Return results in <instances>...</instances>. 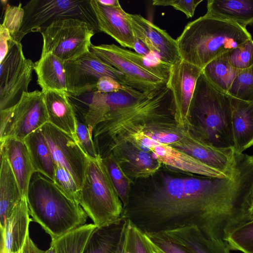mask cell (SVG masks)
<instances>
[{"label":"cell","mask_w":253,"mask_h":253,"mask_svg":"<svg viewBox=\"0 0 253 253\" xmlns=\"http://www.w3.org/2000/svg\"><path fill=\"white\" fill-rule=\"evenodd\" d=\"M156 173L148 189L131 190L122 214L144 233L195 225L207 238L226 242L252 220L253 173L241 162L228 177Z\"/></svg>","instance_id":"6da1fadb"},{"label":"cell","mask_w":253,"mask_h":253,"mask_svg":"<svg viewBox=\"0 0 253 253\" xmlns=\"http://www.w3.org/2000/svg\"><path fill=\"white\" fill-rule=\"evenodd\" d=\"M251 39L246 28L205 14L188 23L176 40L181 59L203 69Z\"/></svg>","instance_id":"7a4b0ae2"},{"label":"cell","mask_w":253,"mask_h":253,"mask_svg":"<svg viewBox=\"0 0 253 253\" xmlns=\"http://www.w3.org/2000/svg\"><path fill=\"white\" fill-rule=\"evenodd\" d=\"M26 198L32 220L51 241L86 224L88 216L79 203L39 172L32 175Z\"/></svg>","instance_id":"3957f363"},{"label":"cell","mask_w":253,"mask_h":253,"mask_svg":"<svg viewBox=\"0 0 253 253\" xmlns=\"http://www.w3.org/2000/svg\"><path fill=\"white\" fill-rule=\"evenodd\" d=\"M190 132L219 149H234L230 96L216 88L203 73L196 83L189 110Z\"/></svg>","instance_id":"277c9868"},{"label":"cell","mask_w":253,"mask_h":253,"mask_svg":"<svg viewBox=\"0 0 253 253\" xmlns=\"http://www.w3.org/2000/svg\"><path fill=\"white\" fill-rule=\"evenodd\" d=\"M88 158L79 204L98 227L120 217L123 205L101 155Z\"/></svg>","instance_id":"5b68a950"},{"label":"cell","mask_w":253,"mask_h":253,"mask_svg":"<svg viewBox=\"0 0 253 253\" xmlns=\"http://www.w3.org/2000/svg\"><path fill=\"white\" fill-rule=\"evenodd\" d=\"M175 109L171 90L166 84L144 94L132 104L108 113L93 130L97 152L104 157L116 133L123 126L170 109Z\"/></svg>","instance_id":"8992f818"},{"label":"cell","mask_w":253,"mask_h":253,"mask_svg":"<svg viewBox=\"0 0 253 253\" xmlns=\"http://www.w3.org/2000/svg\"><path fill=\"white\" fill-rule=\"evenodd\" d=\"M21 27L12 38L20 42L32 32H42L58 19L76 18L86 22L96 32H100L90 0H32L23 7Z\"/></svg>","instance_id":"52a82bcc"},{"label":"cell","mask_w":253,"mask_h":253,"mask_svg":"<svg viewBox=\"0 0 253 253\" xmlns=\"http://www.w3.org/2000/svg\"><path fill=\"white\" fill-rule=\"evenodd\" d=\"M41 33V55L51 53L65 62L90 50L95 32L86 22L68 18L55 20Z\"/></svg>","instance_id":"ba28073f"},{"label":"cell","mask_w":253,"mask_h":253,"mask_svg":"<svg viewBox=\"0 0 253 253\" xmlns=\"http://www.w3.org/2000/svg\"><path fill=\"white\" fill-rule=\"evenodd\" d=\"M115 139L128 141L150 153L162 165L183 172L214 177L230 176L170 145L158 142L129 128H121L116 133L112 141Z\"/></svg>","instance_id":"9c48e42d"},{"label":"cell","mask_w":253,"mask_h":253,"mask_svg":"<svg viewBox=\"0 0 253 253\" xmlns=\"http://www.w3.org/2000/svg\"><path fill=\"white\" fill-rule=\"evenodd\" d=\"M9 47L0 62V110L15 105L28 92L35 65L25 57L20 42L12 39Z\"/></svg>","instance_id":"30bf717a"},{"label":"cell","mask_w":253,"mask_h":253,"mask_svg":"<svg viewBox=\"0 0 253 253\" xmlns=\"http://www.w3.org/2000/svg\"><path fill=\"white\" fill-rule=\"evenodd\" d=\"M64 66L67 93L73 95L96 91L97 83L103 76L111 77L121 84L129 87L123 73L102 61L90 50L64 62Z\"/></svg>","instance_id":"8fae6325"},{"label":"cell","mask_w":253,"mask_h":253,"mask_svg":"<svg viewBox=\"0 0 253 253\" xmlns=\"http://www.w3.org/2000/svg\"><path fill=\"white\" fill-rule=\"evenodd\" d=\"M41 130L49 145L54 164L70 173L80 190L88 158L77 139L48 122L41 127Z\"/></svg>","instance_id":"7c38bea8"},{"label":"cell","mask_w":253,"mask_h":253,"mask_svg":"<svg viewBox=\"0 0 253 253\" xmlns=\"http://www.w3.org/2000/svg\"><path fill=\"white\" fill-rule=\"evenodd\" d=\"M48 122L44 93L39 90L25 92L14 105L11 122L0 137V142L7 137L24 140Z\"/></svg>","instance_id":"4fadbf2b"},{"label":"cell","mask_w":253,"mask_h":253,"mask_svg":"<svg viewBox=\"0 0 253 253\" xmlns=\"http://www.w3.org/2000/svg\"><path fill=\"white\" fill-rule=\"evenodd\" d=\"M202 69L182 60L171 66L167 85L175 104L174 119L182 128L190 130L189 110L198 79Z\"/></svg>","instance_id":"5bb4252c"},{"label":"cell","mask_w":253,"mask_h":253,"mask_svg":"<svg viewBox=\"0 0 253 253\" xmlns=\"http://www.w3.org/2000/svg\"><path fill=\"white\" fill-rule=\"evenodd\" d=\"M90 50L102 61L123 73L128 85L137 91L146 93L167 84L164 80L145 70L121 54L114 44H91Z\"/></svg>","instance_id":"9a60e30c"},{"label":"cell","mask_w":253,"mask_h":253,"mask_svg":"<svg viewBox=\"0 0 253 253\" xmlns=\"http://www.w3.org/2000/svg\"><path fill=\"white\" fill-rule=\"evenodd\" d=\"M128 18L137 40L163 63L172 66L181 60L176 40L139 14L128 13Z\"/></svg>","instance_id":"2e32d148"},{"label":"cell","mask_w":253,"mask_h":253,"mask_svg":"<svg viewBox=\"0 0 253 253\" xmlns=\"http://www.w3.org/2000/svg\"><path fill=\"white\" fill-rule=\"evenodd\" d=\"M110 153L124 172L134 182L152 176L162 166L150 153L125 140L115 139L112 141L104 157Z\"/></svg>","instance_id":"e0dca14e"},{"label":"cell","mask_w":253,"mask_h":253,"mask_svg":"<svg viewBox=\"0 0 253 253\" xmlns=\"http://www.w3.org/2000/svg\"><path fill=\"white\" fill-rule=\"evenodd\" d=\"M172 147L227 175L233 174L234 149L215 148L196 138L188 130Z\"/></svg>","instance_id":"ac0fdd59"},{"label":"cell","mask_w":253,"mask_h":253,"mask_svg":"<svg viewBox=\"0 0 253 253\" xmlns=\"http://www.w3.org/2000/svg\"><path fill=\"white\" fill-rule=\"evenodd\" d=\"M100 32L113 38L122 46L134 49L136 39L125 12L121 5L106 6L97 0H90Z\"/></svg>","instance_id":"d6986e66"},{"label":"cell","mask_w":253,"mask_h":253,"mask_svg":"<svg viewBox=\"0 0 253 253\" xmlns=\"http://www.w3.org/2000/svg\"><path fill=\"white\" fill-rule=\"evenodd\" d=\"M26 196L13 209L4 228L0 230V253H22L32 219Z\"/></svg>","instance_id":"ffe728a7"},{"label":"cell","mask_w":253,"mask_h":253,"mask_svg":"<svg viewBox=\"0 0 253 253\" xmlns=\"http://www.w3.org/2000/svg\"><path fill=\"white\" fill-rule=\"evenodd\" d=\"M0 152L8 160L22 196H27L30 182L36 172L27 147L23 140L7 137L0 142Z\"/></svg>","instance_id":"44dd1931"},{"label":"cell","mask_w":253,"mask_h":253,"mask_svg":"<svg viewBox=\"0 0 253 253\" xmlns=\"http://www.w3.org/2000/svg\"><path fill=\"white\" fill-rule=\"evenodd\" d=\"M158 233L192 253H230L226 242L207 238L195 225Z\"/></svg>","instance_id":"7402d4cb"},{"label":"cell","mask_w":253,"mask_h":253,"mask_svg":"<svg viewBox=\"0 0 253 253\" xmlns=\"http://www.w3.org/2000/svg\"><path fill=\"white\" fill-rule=\"evenodd\" d=\"M128 219L119 218L96 227L91 233L83 253H117L125 236Z\"/></svg>","instance_id":"603a6c76"},{"label":"cell","mask_w":253,"mask_h":253,"mask_svg":"<svg viewBox=\"0 0 253 253\" xmlns=\"http://www.w3.org/2000/svg\"><path fill=\"white\" fill-rule=\"evenodd\" d=\"M230 97L234 150L243 153L253 145V102Z\"/></svg>","instance_id":"cb8c5ba5"},{"label":"cell","mask_w":253,"mask_h":253,"mask_svg":"<svg viewBox=\"0 0 253 253\" xmlns=\"http://www.w3.org/2000/svg\"><path fill=\"white\" fill-rule=\"evenodd\" d=\"M43 93L48 123L77 138V117L68 93L54 91Z\"/></svg>","instance_id":"d4e9b609"},{"label":"cell","mask_w":253,"mask_h":253,"mask_svg":"<svg viewBox=\"0 0 253 253\" xmlns=\"http://www.w3.org/2000/svg\"><path fill=\"white\" fill-rule=\"evenodd\" d=\"M206 15L246 28L253 25V0H209Z\"/></svg>","instance_id":"484cf974"},{"label":"cell","mask_w":253,"mask_h":253,"mask_svg":"<svg viewBox=\"0 0 253 253\" xmlns=\"http://www.w3.org/2000/svg\"><path fill=\"white\" fill-rule=\"evenodd\" d=\"M37 83L43 92L54 91L67 92L64 62L51 53L41 55L35 62Z\"/></svg>","instance_id":"4316f807"},{"label":"cell","mask_w":253,"mask_h":253,"mask_svg":"<svg viewBox=\"0 0 253 253\" xmlns=\"http://www.w3.org/2000/svg\"><path fill=\"white\" fill-rule=\"evenodd\" d=\"M0 226L2 230L13 209L23 196L8 160L2 153L0 152Z\"/></svg>","instance_id":"83f0119b"},{"label":"cell","mask_w":253,"mask_h":253,"mask_svg":"<svg viewBox=\"0 0 253 253\" xmlns=\"http://www.w3.org/2000/svg\"><path fill=\"white\" fill-rule=\"evenodd\" d=\"M36 172L54 181L55 165L50 150L41 128L28 135L23 140Z\"/></svg>","instance_id":"f1b7e54d"},{"label":"cell","mask_w":253,"mask_h":253,"mask_svg":"<svg viewBox=\"0 0 253 253\" xmlns=\"http://www.w3.org/2000/svg\"><path fill=\"white\" fill-rule=\"evenodd\" d=\"M240 73L221 57L211 61L202 69L207 79L218 90L227 94Z\"/></svg>","instance_id":"f546056e"},{"label":"cell","mask_w":253,"mask_h":253,"mask_svg":"<svg viewBox=\"0 0 253 253\" xmlns=\"http://www.w3.org/2000/svg\"><path fill=\"white\" fill-rule=\"evenodd\" d=\"M96 227L93 223H86L52 240L56 253H83L91 233Z\"/></svg>","instance_id":"4dcf8cb0"},{"label":"cell","mask_w":253,"mask_h":253,"mask_svg":"<svg viewBox=\"0 0 253 253\" xmlns=\"http://www.w3.org/2000/svg\"><path fill=\"white\" fill-rule=\"evenodd\" d=\"M102 159L124 208L128 202L134 182L124 172L112 153Z\"/></svg>","instance_id":"1f68e13d"},{"label":"cell","mask_w":253,"mask_h":253,"mask_svg":"<svg viewBox=\"0 0 253 253\" xmlns=\"http://www.w3.org/2000/svg\"><path fill=\"white\" fill-rule=\"evenodd\" d=\"M116 48L121 54L126 57L145 70L164 80L168 81L171 66L163 63L159 59H151L152 55H144L123 48L116 45Z\"/></svg>","instance_id":"d6a6232c"},{"label":"cell","mask_w":253,"mask_h":253,"mask_svg":"<svg viewBox=\"0 0 253 253\" xmlns=\"http://www.w3.org/2000/svg\"><path fill=\"white\" fill-rule=\"evenodd\" d=\"M220 57L241 73L249 69L253 66V39L228 51Z\"/></svg>","instance_id":"836d02e7"},{"label":"cell","mask_w":253,"mask_h":253,"mask_svg":"<svg viewBox=\"0 0 253 253\" xmlns=\"http://www.w3.org/2000/svg\"><path fill=\"white\" fill-rule=\"evenodd\" d=\"M226 242L230 250L253 253V220L232 231Z\"/></svg>","instance_id":"e575fe53"},{"label":"cell","mask_w":253,"mask_h":253,"mask_svg":"<svg viewBox=\"0 0 253 253\" xmlns=\"http://www.w3.org/2000/svg\"><path fill=\"white\" fill-rule=\"evenodd\" d=\"M227 94L240 99L253 102V66L239 74Z\"/></svg>","instance_id":"d590c367"},{"label":"cell","mask_w":253,"mask_h":253,"mask_svg":"<svg viewBox=\"0 0 253 253\" xmlns=\"http://www.w3.org/2000/svg\"><path fill=\"white\" fill-rule=\"evenodd\" d=\"M143 233L152 253H192L159 233Z\"/></svg>","instance_id":"8d00e7d4"},{"label":"cell","mask_w":253,"mask_h":253,"mask_svg":"<svg viewBox=\"0 0 253 253\" xmlns=\"http://www.w3.org/2000/svg\"><path fill=\"white\" fill-rule=\"evenodd\" d=\"M54 165V183L70 198L79 203L80 190L73 177L65 169L57 165Z\"/></svg>","instance_id":"74e56055"},{"label":"cell","mask_w":253,"mask_h":253,"mask_svg":"<svg viewBox=\"0 0 253 253\" xmlns=\"http://www.w3.org/2000/svg\"><path fill=\"white\" fill-rule=\"evenodd\" d=\"M126 235L127 248L130 253H152L143 232L128 219Z\"/></svg>","instance_id":"f35d334b"},{"label":"cell","mask_w":253,"mask_h":253,"mask_svg":"<svg viewBox=\"0 0 253 253\" xmlns=\"http://www.w3.org/2000/svg\"><path fill=\"white\" fill-rule=\"evenodd\" d=\"M76 135L78 142L88 157L96 158L99 155L93 140L92 133L87 126L77 117Z\"/></svg>","instance_id":"ab89813d"},{"label":"cell","mask_w":253,"mask_h":253,"mask_svg":"<svg viewBox=\"0 0 253 253\" xmlns=\"http://www.w3.org/2000/svg\"><path fill=\"white\" fill-rule=\"evenodd\" d=\"M24 15V11L21 3L18 6L7 5L2 24L9 31L12 38L19 32Z\"/></svg>","instance_id":"60d3db41"},{"label":"cell","mask_w":253,"mask_h":253,"mask_svg":"<svg viewBox=\"0 0 253 253\" xmlns=\"http://www.w3.org/2000/svg\"><path fill=\"white\" fill-rule=\"evenodd\" d=\"M203 0H154L153 5L171 6L175 9L183 12L187 18L193 16L197 6Z\"/></svg>","instance_id":"b9f144b4"},{"label":"cell","mask_w":253,"mask_h":253,"mask_svg":"<svg viewBox=\"0 0 253 253\" xmlns=\"http://www.w3.org/2000/svg\"><path fill=\"white\" fill-rule=\"evenodd\" d=\"M96 91L101 93L125 91L132 94H140L143 93L131 87L122 85L113 78L108 76H103L99 79L96 84Z\"/></svg>","instance_id":"7bdbcfd3"},{"label":"cell","mask_w":253,"mask_h":253,"mask_svg":"<svg viewBox=\"0 0 253 253\" xmlns=\"http://www.w3.org/2000/svg\"><path fill=\"white\" fill-rule=\"evenodd\" d=\"M12 39L9 31L1 24L0 27V62L6 56L9 50V43Z\"/></svg>","instance_id":"ee69618b"},{"label":"cell","mask_w":253,"mask_h":253,"mask_svg":"<svg viewBox=\"0 0 253 253\" xmlns=\"http://www.w3.org/2000/svg\"><path fill=\"white\" fill-rule=\"evenodd\" d=\"M14 106L0 110V137H1L11 122Z\"/></svg>","instance_id":"f6af8a7d"},{"label":"cell","mask_w":253,"mask_h":253,"mask_svg":"<svg viewBox=\"0 0 253 253\" xmlns=\"http://www.w3.org/2000/svg\"><path fill=\"white\" fill-rule=\"evenodd\" d=\"M22 253H45V251L40 249L29 235L26 239Z\"/></svg>","instance_id":"bcb514c9"},{"label":"cell","mask_w":253,"mask_h":253,"mask_svg":"<svg viewBox=\"0 0 253 253\" xmlns=\"http://www.w3.org/2000/svg\"><path fill=\"white\" fill-rule=\"evenodd\" d=\"M98 1L104 5L106 6H119L120 5L119 1L118 0H97Z\"/></svg>","instance_id":"7dc6e473"},{"label":"cell","mask_w":253,"mask_h":253,"mask_svg":"<svg viewBox=\"0 0 253 253\" xmlns=\"http://www.w3.org/2000/svg\"><path fill=\"white\" fill-rule=\"evenodd\" d=\"M126 232L125 236L121 242V243L118 248V250L117 252V253H123L125 247V237H126Z\"/></svg>","instance_id":"c3c4849f"},{"label":"cell","mask_w":253,"mask_h":253,"mask_svg":"<svg viewBox=\"0 0 253 253\" xmlns=\"http://www.w3.org/2000/svg\"><path fill=\"white\" fill-rule=\"evenodd\" d=\"M45 253H56L55 247L53 242H51L50 247L45 251Z\"/></svg>","instance_id":"681fc988"},{"label":"cell","mask_w":253,"mask_h":253,"mask_svg":"<svg viewBox=\"0 0 253 253\" xmlns=\"http://www.w3.org/2000/svg\"><path fill=\"white\" fill-rule=\"evenodd\" d=\"M123 253H130L127 249V248L126 232V237H125V247H124V250Z\"/></svg>","instance_id":"f907efd6"},{"label":"cell","mask_w":253,"mask_h":253,"mask_svg":"<svg viewBox=\"0 0 253 253\" xmlns=\"http://www.w3.org/2000/svg\"><path fill=\"white\" fill-rule=\"evenodd\" d=\"M251 215L253 218V205H252V209H251Z\"/></svg>","instance_id":"816d5d0a"}]
</instances>
